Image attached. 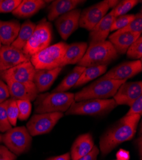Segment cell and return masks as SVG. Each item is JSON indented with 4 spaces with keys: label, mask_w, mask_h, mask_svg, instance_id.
Returning a JSON list of instances; mask_svg holds the SVG:
<instances>
[{
    "label": "cell",
    "mask_w": 142,
    "mask_h": 160,
    "mask_svg": "<svg viewBox=\"0 0 142 160\" xmlns=\"http://www.w3.org/2000/svg\"><path fill=\"white\" fill-rule=\"evenodd\" d=\"M140 118V115L124 116L117 124L108 129L100 138L102 155L105 156L118 145L133 138Z\"/></svg>",
    "instance_id": "1"
},
{
    "label": "cell",
    "mask_w": 142,
    "mask_h": 160,
    "mask_svg": "<svg viewBox=\"0 0 142 160\" xmlns=\"http://www.w3.org/2000/svg\"><path fill=\"white\" fill-rule=\"evenodd\" d=\"M127 80L98 79L75 94V102L87 99H107L113 97Z\"/></svg>",
    "instance_id": "2"
},
{
    "label": "cell",
    "mask_w": 142,
    "mask_h": 160,
    "mask_svg": "<svg viewBox=\"0 0 142 160\" xmlns=\"http://www.w3.org/2000/svg\"><path fill=\"white\" fill-rule=\"evenodd\" d=\"M118 57L119 55L110 41H105L89 46L84 56L77 65L84 68L108 66Z\"/></svg>",
    "instance_id": "3"
},
{
    "label": "cell",
    "mask_w": 142,
    "mask_h": 160,
    "mask_svg": "<svg viewBox=\"0 0 142 160\" xmlns=\"http://www.w3.org/2000/svg\"><path fill=\"white\" fill-rule=\"evenodd\" d=\"M68 46L60 42L49 46L30 57V62L36 70H50L60 68V65Z\"/></svg>",
    "instance_id": "4"
},
{
    "label": "cell",
    "mask_w": 142,
    "mask_h": 160,
    "mask_svg": "<svg viewBox=\"0 0 142 160\" xmlns=\"http://www.w3.org/2000/svg\"><path fill=\"white\" fill-rule=\"evenodd\" d=\"M75 94L70 92H51L42 95L36 102L35 113L66 112L75 102Z\"/></svg>",
    "instance_id": "5"
},
{
    "label": "cell",
    "mask_w": 142,
    "mask_h": 160,
    "mask_svg": "<svg viewBox=\"0 0 142 160\" xmlns=\"http://www.w3.org/2000/svg\"><path fill=\"white\" fill-rule=\"evenodd\" d=\"M117 106L113 99H87L74 102L66 112V115L103 116L109 113Z\"/></svg>",
    "instance_id": "6"
},
{
    "label": "cell",
    "mask_w": 142,
    "mask_h": 160,
    "mask_svg": "<svg viewBox=\"0 0 142 160\" xmlns=\"http://www.w3.org/2000/svg\"><path fill=\"white\" fill-rule=\"evenodd\" d=\"M53 39V26L46 19H43L38 24L35 30L22 49L25 55L30 58L50 46Z\"/></svg>",
    "instance_id": "7"
},
{
    "label": "cell",
    "mask_w": 142,
    "mask_h": 160,
    "mask_svg": "<svg viewBox=\"0 0 142 160\" xmlns=\"http://www.w3.org/2000/svg\"><path fill=\"white\" fill-rule=\"evenodd\" d=\"M2 142L14 154L20 155L30 150L32 137L24 126L11 128L2 135Z\"/></svg>",
    "instance_id": "8"
},
{
    "label": "cell",
    "mask_w": 142,
    "mask_h": 160,
    "mask_svg": "<svg viewBox=\"0 0 142 160\" xmlns=\"http://www.w3.org/2000/svg\"><path fill=\"white\" fill-rule=\"evenodd\" d=\"M63 116L62 112L36 113L27 123V129L31 137L46 134L51 131Z\"/></svg>",
    "instance_id": "9"
},
{
    "label": "cell",
    "mask_w": 142,
    "mask_h": 160,
    "mask_svg": "<svg viewBox=\"0 0 142 160\" xmlns=\"http://www.w3.org/2000/svg\"><path fill=\"white\" fill-rule=\"evenodd\" d=\"M110 8L108 0L100 2L81 11L79 26L91 32L104 18Z\"/></svg>",
    "instance_id": "10"
},
{
    "label": "cell",
    "mask_w": 142,
    "mask_h": 160,
    "mask_svg": "<svg viewBox=\"0 0 142 160\" xmlns=\"http://www.w3.org/2000/svg\"><path fill=\"white\" fill-rule=\"evenodd\" d=\"M142 71L141 60L124 62L116 65L99 79L127 80Z\"/></svg>",
    "instance_id": "11"
},
{
    "label": "cell",
    "mask_w": 142,
    "mask_h": 160,
    "mask_svg": "<svg viewBox=\"0 0 142 160\" xmlns=\"http://www.w3.org/2000/svg\"><path fill=\"white\" fill-rule=\"evenodd\" d=\"M81 10L74 9L65 13L55 21V26L61 38L66 41L69 37L79 27Z\"/></svg>",
    "instance_id": "12"
},
{
    "label": "cell",
    "mask_w": 142,
    "mask_h": 160,
    "mask_svg": "<svg viewBox=\"0 0 142 160\" xmlns=\"http://www.w3.org/2000/svg\"><path fill=\"white\" fill-rule=\"evenodd\" d=\"M3 80L8 86L10 96L12 99L33 101L38 96L39 92L33 82L21 83L9 79Z\"/></svg>",
    "instance_id": "13"
},
{
    "label": "cell",
    "mask_w": 142,
    "mask_h": 160,
    "mask_svg": "<svg viewBox=\"0 0 142 160\" xmlns=\"http://www.w3.org/2000/svg\"><path fill=\"white\" fill-rule=\"evenodd\" d=\"M142 96V82H125L122 84L113 96L117 105L131 106L140 97Z\"/></svg>",
    "instance_id": "14"
},
{
    "label": "cell",
    "mask_w": 142,
    "mask_h": 160,
    "mask_svg": "<svg viewBox=\"0 0 142 160\" xmlns=\"http://www.w3.org/2000/svg\"><path fill=\"white\" fill-rule=\"evenodd\" d=\"M36 69L30 60L20 63L10 69L0 71V78L9 79L13 81L27 83L33 82Z\"/></svg>",
    "instance_id": "15"
},
{
    "label": "cell",
    "mask_w": 142,
    "mask_h": 160,
    "mask_svg": "<svg viewBox=\"0 0 142 160\" xmlns=\"http://www.w3.org/2000/svg\"><path fill=\"white\" fill-rule=\"evenodd\" d=\"M30 60L22 50L11 46H2L0 48V71L10 69L25 62Z\"/></svg>",
    "instance_id": "16"
},
{
    "label": "cell",
    "mask_w": 142,
    "mask_h": 160,
    "mask_svg": "<svg viewBox=\"0 0 142 160\" xmlns=\"http://www.w3.org/2000/svg\"><path fill=\"white\" fill-rule=\"evenodd\" d=\"M115 18L112 10L103 18L89 33V46L106 41Z\"/></svg>",
    "instance_id": "17"
},
{
    "label": "cell",
    "mask_w": 142,
    "mask_h": 160,
    "mask_svg": "<svg viewBox=\"0 0 142 160\" xmlns=\"http://www.w3.org/2000/svg\"><path fill=\"white\" fill-rule=\"evenodd\" d=\"M86 1L82 0H56L53 1L48 7L47 19L49 21L56 20L60 16L76 9Z\"/></svg>",
    "instance_id": "18"
},
{
    "label": "cell",
    "mask_w": 142,
    "mask_h": 160,
    "mask_svg": "<svg viewBox=\"0 0 142 160\" xmlns=\"http://www.w3.org/2000/svg\"><path fill=\"white\" fill-rule=\"evenodd\" d=\"M62 69V68H57L50 70L36 69L33 83L39 93L47 91L50 88Z\"/></svg>",
    "instance_id": "19"
},
{
    "label": "cell",
    "mask_w": 142,
    "mask_h": 160,
    "mask_svg": "<svg viewBox=\"0 0 142 160\" xmlns=\"http://www.w3.org/2000/svg\"><path fill=\"white\" fill-rule=\"evenodd\" d=\"M141 33L125 32L119 34L113 33L109 36V41L118 55H124L128 48L138 39Z\"/></svg>",
    "instance_id": "20"
},
{
    "label": "cell",
    "mask_w": 142,
    "mask_h": 160,
    "mask_svg": "<svg viewBox=\"0 0 142 160\" xmlns=\"http://www.w3.org/2000/svg\"><path fill=\"white\" fill-rule=\"evenodd\" d=\"M94 146V140L91 133L80 135L71 147L70 156L72 160H77L85 156L91 151Z\"/></svg>",
    "instance_id": "21"
},
{
    "label": "cell",
    "mask_w": 142,
    "mask_h": 160,
    "mask_svg": "<svg viewBox=\"0 0 142 160\" xmlns=\"http://www.w3.org/2000/svg\"><path fill=\"white\" fill-rule=\"evenodd\" d=\"M52 1L44 0H24L22 1L18 7L12 12L14 16L19 18H28L45 7L46 5Z\"/></svg>",
    "instance_id": "22"
},
{
    "label": "cell",
    "mask_w": 142,
    "mask_h": 160,
    "mask_svg": "<svg viewBox=\"0 0 142 160\" xmlns=\"http://www.w3.org/2000/svg\"><path fill=\"white\" fill-rule=\"evenodd\" d=\"M21 26L17 21H0V42L2 45H11L18 36Z\"/></svg>",
    "instance_id": "23"
},
{
    "label": "cell",
    "mask_w": 142,
    "mask_h": 160,
    "mask_svg": "<svg viewBox=\"0 0 142 160\" xmlns=\"http://www.w3.org/2000/svg\"><path fill=\"white\" fill-rule=\"evenodd\" d=\"M87 48V43L85 42H75L68 45L60 68H62L67 65L78 63L84 56Z\"/></svg>",
    "instance_id": "24"
},
{
    "label": "cell",
    "mask_w": 142,
    "mask_h": 160,
    "mask_svg": "<svg viewBox=\"0 0 142 160\" xmlns=\"http://www.w3.org/2000/svg\"><path fill=\"white\" fill-rule=\"evenodd\" d=\"M36 24L33 22L27 20L21 26L16 41L11 44V46L19 50L23 49L25 44H27L30 38L32 36Z\"/></svg>",
    "instance_id": "25"
},
{
    "label": "cell",
    "mask_w": 142,
    "mask_h": 160,
    "mask_svg": "<svg viewBox=\"0 0 142 160\" xmlns=\"http://www.w3.org/2000/svg\"><path fill=\"white\" fill-rule=\"evenodd\" d=\"M85 69V68H84V67L79 65L76 66L73 71L64 78L60 84L52 92H64L73 87L77 82L79 81L81 74Z\"/></svg>",
    "instance_id": "26"
},
{
    "label": "cell",
    "mask_w": 142,
    "mask_h": 160,
    "mask_svg": "<svg viewBox=\"0 0 142 160\" xmlns=\"http://www.w3.org/2000/svg\"><path fill=\"white\" fill-rule=\"evenodd\" d=\"M108 66H96V67H89L85 68L82 74H81L79 81L73 87L75 88L80 87L89 82L91 81L93 79L97 78L98 77L105 74L107 71Z\"/></svg>",
    "instance_id": "27"
},
{
    "label": "cell",
    "mask_w": 142,
    "mask_h": 160,
    "mask_svg": "<svg viewBox=\"0 0 142 160\" xmlns=\"http://www.w3.org/2000/svg\"><path fill=\"white\" fill-rule=\"evenodd\" d=\"M125 32L130 33H141L142 32V13L141 11L137 13L135 15V19L127 25L126 27L116 31L114 34H119Z\"/></svg>",
    "instance_id": "28"
},
{
    "label": "cell",
    "mask_w": 142,
    "mask_h": 160,
    "mask_svg": "<svg viewBox=\"0 0 142 160\" xmlns=\"http://www.w3.org/2000/svg\"><path fill=\"white\" fill-rule=\"evenodd\" d=\"M141 1L138 0H123L120 1L118 5L112 9L115 18L126 14V13L133 8Z\"/></svg>",
    "instance_id": "29"
},
{
    "label": "cell",
    "mask_w": 142,
    "mask_h": 160,
    "mask_svg": "<svg viewBox=\"0 0 142 160\" xmlns=\"http://www.w3.org/2000/svg\"><path fill=\"white\" fill-rule=\"evenodd\" d=\"M7 113L8 121L11 126H16L19 117V110L17 104V101L16 99L12 98L7 99Z\"/></svg>",
    "instance_id": "30"
},
{
    "label": "cell",
    "mask_w": 142,
    "mask_h": 160,
    "mask_svg": "<svg viewBox=\"0 0 142 160\" xmlns=\"http://www.w3.org/2000/svg\"><path fill=\"white\" fill-rule=\"evenodd\" d=\"M127 57L132 60H138L142 58V36L140 37L128 48L126 52Z\"/></svg>",
    "instance_id": "31"
},
{
    "label": "cell",
    "mask_w": 142,
    "mask_h": 160,
    "mask_svg": "<svg viewBox=\"0 0 142 160\" xmlns=\"http://www.w3.org/2000/svg\"><path fill=\"white\" fill-rule=\"evenodd\" d=\"M19 110L18 118L21 121L27 120L31 112L32 106L31 101L28 100H16Z\"/></svg>",
    "instance_id": "32"
},
{
    "label": "cell",
    "mask_w": 142,
    "mask_h": 160,
    "mask_svg": "<svg viewBox=\"0 0 142 160\" xmlns=\"http://www.w3.org/2000/svg\"><path fill=\"white\" fill-rule=\"evenodd\" d=\"M134 19V14H125L123 16H119L117 18H115V20L113 21L112 24L110 32L115 30L117 31L126 27V26L130 24Z\"/></svg>",
    "instance_id": "33"
},
{
    "label": "cell",
    "mask_w": 142,
    "mask_h": 160,
    "mask_svg": "<svg viewBox=\"0 0 142 160\" xmlns=\"http://www.w3.org/2000/svg\"><path fill=\"white\" fill-rule=\"evenodd\" d=\"M7 106V100L0 104V131L3 132H7L12 128L8 119Z\"/></svg>",
    "instance_id": "34"
},
{
    "label": "cell",
    "mask_w": 142,
    "mask_h": 160,
    "mask_svg": "<svg viewBox=\"0 0 142 160\" xmlns=\"http://www.w3.org/2000/svg\"><path fill=\"white\" fill-rule=\"evenodd\" d=\"M21 2V0H0V13L12 12Z\"/></svg>",
    "instance_id": "35"
},
{
    "label": "cell",
    "mask_w": 142,
    "mask_h": 160,
    "mask_svg": "<svg viewBox=\"0 0 142 160\" xmlns=\"http://www.w3.org/2000/svg\"><path fill=\"white\" fill-rule=\"evenodd\" d=\"M133 115H142V96L137 99L130 106V109L125 116H130Z\"/></svg>",
    "instance_id": "36"
},
{
    "label": "cell",
    "mask_w": 142,
    "mask_h": 160,
    "mask_svg": "<svg viewBox=\"0 0 142 160\" xmlns=\"http://www.w3.org/2000/svg\"><path fill=\"white\" fill-rule=\"evenodd\" d=\"M17 156L11 152L7 148L0 145V160H16Z\"/></svg>",
    "instance_id": "37"
},
{
    "label": "cell",
    "mask_w": 142,
    "mask_h": 160,
    "mask_svg": "<svg viewBox=\"0 0 142 160\" xmlns=\"http://www.w3.org/2000/svg\"><path fill=\"white\" fill-rule=\"evenodd\" d=\"M10 97L9 90L6 83L0 78V104L5 102Z\"/></svg>",
    "instance_id": "38"
},
{
    "label": "cell",
    "mask_w": 142,
    "mask_h": 160,
    "mask_svg": "<svg viewBox=\"0 0 142 160\" xmlns=\"http://www.w3.org/2000/svg\"><path fill=\"white\" fill-rule=\"evenodd\" d=\"M99 151L98 148V147L94 145L91 152L88 153L87 154H86L85 156L78 159L77 160H96L97 157L99 154Z\"/></svg>",
    "instance_id": "39"
},
{
    "label": "cell",
    "mask_w": 142,
    "mask_h": 160,
    "mask_svg": "<svg viewBox=\"0 0 142 160\" xmlns=\"http://www.w3.org/2000/svg\"><path fill=\"white\" fill-rule=\"evenodd\" d=\"M116 156L117 160H130V152L124 149H120L116 154Z\"/></svg>",
    "instance_id": "40"
},
{
    "label": "cell",
    "mask_w": 142,
    "mask_h": 160,
    "mask_svg": "<svg viewBox=\"0 0 142 160\" xmlns=\"http://www.w3.org/2000/svg\"><path fill=\"white\" fill-rule=\"evenodd\" d=\"M70 158H71L70 154L68 152L61 156L50 158L47 160H70Z\"/></svg>",
    "instance_id": "41"
},
{
    "label": "cell",
    "mask_w": 142,
    "mask_h": 160,
    "mask_svg": "<svg viewBox=\"0 0 142 160\" xmlns=\"http://www.w3.org/2000/svg\"><path fill=\"white\" fill-rule=\"evenodd\" d=\"M2 142V135L0 134V143Z\"/></svg>",
    "instance_id": "42"
},
{
    "label": "cell",
    "mask_w": 142,
    "mask_h": 160,
    "mask_svg": "<svg viewBox=\"0 0 142 160\" xmlns=\"http://www.w3.org/2000/svg\"><path fill=\"white\" fill-rule=\"evenodd\" d=\"M2 44H1V42H0V48H1V47H2Z\"/></svg>",
    "instance_id": "43"
},
{
    "label": "cell",
    "mask_w": 142,
    "mask_h": 160,
    "mask_svg": "<svg viewBox=\"0 0 142 160\" xmlns=\"http://www.w3.org/2000/svg\"></svg>",
    "instance_id": "44"
}]
</instances>
